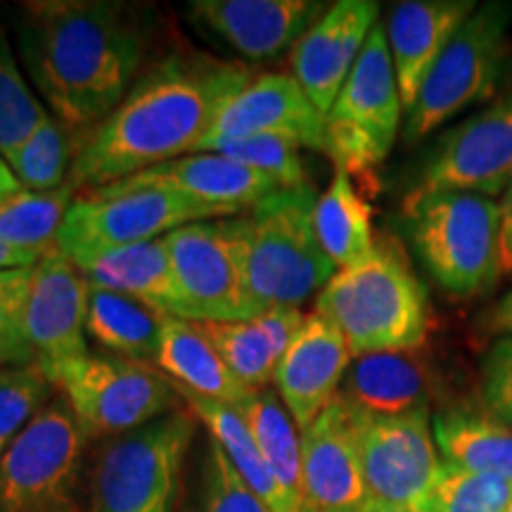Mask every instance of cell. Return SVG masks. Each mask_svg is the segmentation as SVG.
I'll return each instance as SVG.
<instances>
[{"instance_id":"obj_1","label":"cell","mask_w":512,"mask_h":512,"mask_svg":"<svg viewBox=\"0 0 512 512\" xmlns=\"http://www.w3.org/2000/svg\"><path fill=\"white\" fill-rule=\"evenodd\" d=\"M17 50L57 121L88 133L121 105L152 38L150 10L121 0H31L15 12Z\"/></svg>"},{"instance_id":"obj_2","label":"cell","mask_w":512,"mask_h":512,"mask_svg":"<svg viewBox=\"0 0 512 512\" xmlns=\"http://www.w3.org/2000/svg\"><path fill=\"white\" fill-rule=\"evenodd\" d=\"M252 74L245 64L176 50L140 74L121 105L83 133L69 185L102 188L195 152Z\"/></svg>"},{"instance_id":"obj_3","label":"cell","mask_w":512,"mask_h":512,"mask_svg":"<svg viewBox=\"0 0 512 512\" xmlns=\"http://www.w3.org/2000/svg\"><path fill=\"white\" fill-rule=\"evenodd\" d=\"M316 313L337 325L351 356L420 349L430 328V299L394 238L342 268L318 292Z\"/></svg>"},{"instance_id":"obj_4","label":"cell","mask_w":512,"mask_h":512,"mask_svg":"<svg viewBox=\"0 0 512 512\" xmlns=\"http://www.w3.org/2000/svg\"><path fill=\"white\" fill-rule=\"evenodd\" d=\"M316 202V190L306 183L275 190L245 214L226 219L259 311L275 306L299 309L337 273L320 247L313 223Z\"/></svg>"},{"instance_id":"obj_5","label":"cell","mask_w":512,"mask_h":512,"mask_svg":"<svg viewBox=\"0 0 512 512\" xmlns=\"http://www.w3.org/2000/svg\"><path fill=\"white\" fill-rule=\"evenodd\" d=\"M411 245L441 290L477 297L501 278V204L463 190L411 192L406 200Z\"/></svg>"},{"instance_id":"obj_6","label":"cell","mask_w":512,"mask_h":512,"mask_svg":"<svg viewBox=\"0 0 512 512\" xmlns=\"http://www.w3.org/2000/svg\"><path fill=\"white\" fill-rule=\"evenodd\" d=\"M197 418L178 408L107 439L95 460L91 512H174Z\"/></svg>"},{"instance_id":"obj_7","label":"cell","mask_w":512,"mask_h":512,"mask_svg":"<svg viewBox=\"0 0 512 512\" xmlns=\"http://www.w3.org/2000/svg\"><path fill=\"white\" fill-rule=\"evenodd\" d=\"M211 219L221 216L174 190L131 176L76 197L57 233L55 249L76 264Z\"/></svg>"},{"instance_id":"obj_8","label":"cell","mask_w":512,"mask_h":512,"mask_svg":"<svg viewBox=\"0 0 512 512\" xmlns=\"http://www.w3.org/2000/svg\"><path fill=\"white\" fill-rule=\"evenodd\" d=\"M510 19L508 3H486L472 12L427 74L418 98L406 112L403 136L408 143L430 136L444 121L489 100L498 91L510 67Z\"/></svg>"},{"instance_id":"obj_9","label":"cell","mask_w":512,"mask_h":512,"mask_svg":"<svg viewBox=\"0 0 512 512\" xmlns=\"http://www.w3.org/2000/svg\"><path fill=\"white\" fill-rule=\"evenodd\" d=\"M48 380L69 403L88 441L133 432L183 403L169 377L114 354L88 351L48 373Z\"/></svg>"},{"instance_id":"obj_10","label":"cell","mask_w":512,"mask_h":512,"mask_svg":"<svg viewBox=\"0 0 512 512\" xmlns=\"http://www.w3.org/2000/svg\"><path fill=\"white\" fill-rule=\"evenodd\" d=\"M86 441L57 394L0 456V512H83Z\"/></svg>"},{"instance_id":"obj_11","label":"cell","mask_w":512,"mask_h":512,"mask_svg":"<svg viewBox=\"0 0 512 512\" xmlns=\"http://www.w3.org/2000/svg\"><path fill=\"white\" fill-rule=\"evenodd\" d=\"M403 102L384 27L375 24L366 46L325 117L328 155L354 178H373L392 152Z\"/></svg>"},{"instance_id":"obj_12","label":"cell","mask_w":512,"mask_h":512,"mask_svg":"<svg viewBox=\"0 0 512 512\" xmlns=\"http://www.w3.org/2000/svg\"><path fill=\"white\" fill-rule=\"evenodd\" d=\"M164 238L174 271L178 318L192 323H235L259 316L226 219L188 223Z\"/></svg>"},{"instance_id":"obj_13","label":"cell","mask_w":512,"mask_h":512,"mask_svg":"<svg viewBox=\"0 0 512 512\" xmlns=\"http://www.w3.org/2000/svg\"><path fill=\"white\" fill-rule=\"evenodd\" d=\"M351 415L368 501L425 510L441 467L430 411L394 418L358 411Z\"/></svg>"},{"instance_id":"obj_14","label":"cell","mask_w":512,"mask_h":512,"mask_svg":"<svg viewBox=\"0 0 512 512\" xmlns=\"http://www.w3.org/2000/svg\"><path fill=\"white\" fill-rule=\"evenodd\" d=\"M512 183V91L448 128L427 157L413 192L463 190L503 195Z\"/></svg>"},{"instance_id":"obj_15","label":"cell","mask_w":512,"mask_h":512,"mask_svg":"<svg viewBox=\"0 0 512 512\" xmlns=\"http://www.w3.org/2000/svg\"><path fill=\"white\" fill-rule=\"evenodd\" d=\"M252 136H278L299 147L328 152L325 114L292 74H261L249 81L223 105L209 136L195 152L209 150L223 140Z\"/></svg>"},{"instance_id":"obj_16","label":"cell","mask_w":512,"mask_h":512,"mask_svg":"<svg viewBox=\"0 0 512 512\" xmlns=\"http://www.w3.org/2000/svg\"><path fill=\"white\" fill-rule=\"evenodd\" d=\"M88 287L79 268L57 249L43 256L31 273L27 302V339L36 366L53 373L88 354Z\"/></svg>"},{"instance_id":"obj_17","label":"cell","mask_w":512,"mask_h":512,"mask_svg":"<svg viewBox=\"0 0 512 512\" xmlns=\"http://www.w3.org/2000/svg\"><path fill=\"white\" fill-rule=\"evenodd\" d=\"M304 508L363 512L368 503L351 408L339 396L302 432Z\"/></svg>"},{"instance_id":"obj_18","label":"cell","mask_w":512,"mask_h":512,"mask_svg":"<svg viewBox=\"0 0 512 512\" xmlns=\"http://www.w3.org/2000/svg\"><path fill=\"white\" fill-rule=\"evenodd\" d=\"M377 12L373 0H339L294 43L292 76L325 117L375 29Z\"/></svg>"},{"instance_id":"obj_19","label":"cell","mask_w":512,"mask_h":512,"mask_svg":"<svg viewBox=\"0 0 512 512\" xmlns=\"http://www.w3.org/2000/svg\"><path fill=\"white\" fill-rule=\"evenodd\" d=\"M323 8L313 0H192L188 17L247 60H271L294 48Z\"/></svg>"},{"instance_id":"obj_20","label":"cell","mask_w":512,"mask_h":512,"mask_svg":"<svg viewBox=\"0 0 512 512\" xmlns=\"http://www.w3.org/2000/svg\"><path fill=\"white\" fill-rule=\"evenodd\" d=\"M351 361L354 356L347 339L332 320L320 313L304 318L273 380L299 432L311 427L313 420L330 406Z\"/></svg>"},{"instance_id":"obj_21","label":"cell","mask_w":512,"mask_h":512,"mask_svg":"<svg viewBox=\"0 0 512 512\" xmlns=\"http://www.w3.org/2000/svg\"><path fill=\"white\" fill-rule=\"evenodd\" d=\"M475 10L472 0H406L394 5L384 34L403 110H411L427 74Z\"/></svg>"},{"instance_id":"obj_22","label":"cell","mask_w":512,"mask_h":512,"mask_svg":"<svg viewBox=\"0 0 512 512\" xmlns=\"http://www.w3.org/2000/svg\"><path fill=\"white\" fill-rule=\"evenodd\" d=\"M136 178L162 185L202 207L214 209L221 219L245 214L271 192L280 190L273 178L219 152H195L171 159L140 171Z\"/></svg>"},{"instance_id":"obj_23","label":"cell","mask_w":512,"mask_h":512,"mask_svg":"<svg viewBox=\"0 0 512 512\" xmlns=\"http://www.w3.org/2000/svg\"><path fill=\"white\" fill-rule=\"evenodd\" d=\"M337 396L351 411L384 418L430 411L434 373L420 349L377 351L351 361Z\"/></svg>"},{"instance_id":"obj_24","label":"cell","mask_w":512,"mask_h":512,"mask_svg":"<svg viewBox=\"0 0 512 512\" xmlns=\"http://www.w3.org/2000/svg\"><path fill=\"white\" fill-rule=\"evenodd\" d=\"M88 287L126 294L164 316L178 318V294L166 238L76 261Z\"/></svg>"},{"instance_id":"obj_25","label":"cell","mask_w":512,"mask_h":512,"mask_svg":"<svg viewBox=\"0 0 512 512\" xmlns=\"http://www.w3.org/2000/svg\"><path fill=\"white\" fill-rule=\"evenodd\" d=\"M157 366L176 387L200 394L204 399L240 406L252 394V389L230 373L202 325L192 320L164 318Z\"/></svg>"},{"instance_id":"obj_26","label":"cell","mask_w":512,"mask_h":512,"mask_svg":"<svg viewBox=\"0 0 512 512\" xmlns=\"http://www.w3.org/2000/svg\"><path fill=\"white\" fill-rule=\"evenodd\" d=\"M441 463L512 482V427L486 411L451 406L432 415Z\"/></svg>"},{"instance_id":"obj_27","label":"cell","mask_w":512,"mask_h":512,"mask_svg":"<svg viewBox=\"0 0 512 512\" xmlns=\"http://www.w3.org/2000/svg\"><path fill=\"white\" fill-rule=\"evenodd\" d=\"M247 420L261 456L271 467L285 501V512L304 510L302 432L292 420L283 399L273 389H259L235 406Z\"/></svg>"},{"instance_id":"obj_28","label":"cell","mask_w":512,"mask_h":512,"mask_svg":"<svg viewBox=\"0 0 512 512\" xmlns=\"http://www.w3.org/2000/svg\"><path fill=\"white\" fill-rule=\"evenodd\" d=\"M164 313L126 297V294L88 292L86 332L114 356L138 363H157L162 344Z\"/></svg>"},{"instance_id":"obj_29","label":"cell","mask_w":512,"mask_h":512,"mask_svg":"<svg viewBox=\"0 0 512 512\" xmlns=\"http://www.w3.org/2000/svg\"><path fill=\"white\" fill-rule=\"evenodd\" d=\"M176 387V384H174ZM178 396H181L183 406L195 415L197 420L204 422L211 441L221 446L226 453L230 465L240 472V477L252 486V489L264 498L268 508L273 512H285V501L280 494V486L275 482L271 467H268L266 458L261 456L259 446L249 432L247 420L235 406L228 403L204 399L200 394H192L188 389L176 387Z\"/></svg>"},{"instance_id":"obj_30","label":"cell","mask_w":512,"mask_h":512,"mask_svg":"<svg viewBox=\"0 0 512 512\" xmlns=\"http://www.w3.org/2000/svg\"><path fill=\"white\" fill-rule=\"evenodd\" d=\"M370 216H373L370 204L356 190L351 176L337 169L328 190L318 195L313 211L320 247L325 249L337 271L358 264L373 252L375 238Z\"/></svg>"},{"instance_id":"obj_31","label":"cell","mask_w":512,"mask_h":512,"mask_svg":"<svg viewBox=\"0 0 512 512\" xmlns=\"http://www.w3.org/2000/svg\"><path fill=\"white\" fill-rule=\"evenodd\" d=\"M74 192L67 183L50 192L22 188L0 197V240L24 252L48 254L55 249L57 233L72 207Z\"/></svg>"},{"instance_id":"obj_32","label":"cell","mask_w":512,"mask_h":512,"mask_svg":"<svg viewBox=\"0 0 512 512\" xmlns=\"http://www.w3.org/2000/svg\"><path fill=\"white\" fill-rule=\"evenodd\" d=\"M81 136L83 133L72 131L50 114L12 155L5 157V162L22 188L36 192L64 188L72 174Z\"/></svg>"},{"instance_id":"obj_33","label":"cell","mask_w":512,"mask_h":512,"mask_svg":"<svg viewBox=\"0 0 512 512\" xmlns=\"http://www.w3.org/2000/svg\"><path fill=\"white\" fill-rule=\"evenodd\" d=\"M216 351L238 380L252 392L268 389L275 380L283 356L273 347L271 337L259 320H235V323H200Z\"/></svg>"},{"instance_id":"obj_34","label":"cell","mask_w":512,"mask_h":512,"mask_svg":"<svg viewBox=\"0 0 512 512\" xmlns=\"http://www.w3.org/2000/svg\"><path fill=\"white\" fill-rule=\"evenodd\" d=\"M50 117L31 91L27 76L12 53L10 38L0 27V155H12Z\"/></svg>"},{"instance_id":"obj_35","label":"cell","mask_w":512,"mask_h":512,"mask_svg":"<svg viewBox=\"0 0 512 512\" xmlns=\"http://www.w3.org/2000/svg\"><path fill=\"white\" fill-rule=\"evenodd\" d=\"M55 396L53 382L36 363L0 368V456Z\"/></svg>"},{"instance_id":"obj_36","label":"cell","mask_w":512,"mask_h":512,"mask_svg":"<svg viewBox=\"0 0 512 512\" xmlns=\"http://www.w3.org/2000/svg\"><path fill=\"white\" fill-rule=\"evenodd\" d=\"M512 505V482L441 463L437 482L422 512H505Z\"/></svg>"},{"instance_id":"obj_37","label":"cell","mask_w":512,"mask_h":512,"mask_svg":"<svg viewBox=\"0 0 512 512\" xmlns=\"http://www.w3.org/2000/svg\"><path fill=\"white\" fill-rule=\"evenodd\" d=\"M204 152H219V155L235 159V162L273 178L280 188H299V185L309 183L306 164L299 155V145L287 138L252 136L223 140V143L211 145Z\"/></svg>"},{"instance_id":"obj_38","label":"cell","mask_w":512,"mask_h":512,"mask_svg":"<svg viewBox=\"0 0 512 512\" xmlns=\"http://www.w3.org/2000/svg\"><path fill=\"white\" fill-rule=\"evenodd\" d=\"M31 268L0 271V368L36 363L27 339V302Z\"/></svg>"},{"instance_id":"obj_39","label":"cell","mask_w":512,"mask_h":512,"mask_svg":"<svg viewBox=\"0 0 512 512\" xmlns=\"http://www.w3.org/2000/svg\"><path fill=\"white\" fill-rule=\"evenodd\" d=\"M200 512H273L264 498L230 465L216 441H209L207 477Z\"/></svg>"},{"instance_id":"obj_40","label":"cell","mask_w":512,"mask_h":512,"mask_svg":"<svg viewBox=\"0 0 512 512\" xmlns=\"http://www.w3.org/2000/svg\"><path fill=\"white\" fill-rule=\"evenodd\" d=\"M484 411L512 427V337H498L482 358Z\"/></svg>"},{"instance_id":"obj_41","label":"cell","mask_w":512,"mask_h":512,"mask_svg":"<svg viewBox=\"0 0 512 512\" xmlns=\"http://www.w3.org/2000/svg\"><path fill=\"white\" fill-rule=\"evenodd\" d=\"M501 273H512V183L501 195Z\"/></svg>"},{"instance_id":"obj_42","label":"cell","mask_w":512,"mask_h":512,"mask_svg":"<svg viewBox=\"0 0 512 512\" xmlns=\"http://www.w3.org/2000/svg\"><path fill=\"white\" fill-rule=\"evenodd\" d=\"M486 328L501 337H512V290L491 309L486 318Z\"/></svg>"},{"instance_id":"obj_43","label":"cell","mask_w":512,"mask_h":512,"mask_svg":"<svg viewBox=\"0 0 512 512\" xmlns=\"http://www.w3.org/2000/svg\"><path fill=\"white\" fill-rule=\"evenodd\" d=\"M43 256L46 254L24 252V249H17L0 240V271H10V268H31L36 266Z\"/></svg>"},{"instance_id":"obj_44","label":"cell","mask_w":512,"mask_h":512,"mask_svg":"<svg viewBox=\"0 0 512 512\" xmlns=\"http://www.w3.org/2000/svg\"><path fill=\"white\" fill-rule=\"evenodd\" d=\"M17 190H22V185H19V181L15 178V174H12L8 162H5L3 155H0V197H8Z\"/></svg>"},{"instance_id":"obj_45","label":"cell","mask_w":512,"mask_h":512,"mask_svg":"<svg viewBox=\"0 0 512 512\" xmlns=\"http://www.w3.org/2000/svg\"><path fill=\"white\" fill-rule=\"evenodd\" d=\"M363 512H415V510H408V508H399V505H387V503H375V501H368L366 508Z\"/></svg>"},{"instance_id":"obj_46","label":"cell","mask_w":512,"mask_h":512,"mask_svg":"<svg viewBox=\"0 0 512 512\" xmlns=\"http://www.w3.org/2000/svg\"><path fill=\"white\" fill-rule=\"evenodd\" d=\"M505 512H512V505H510V508H508V510H505Z\"/></svg>"},{"instance_id":"obj_47","label":"cell","mask_w":512,"mask_h":512,"mask_svg":"<svg viewBox=\"0 0 512 512\" xmlns=\"http://www.w3.org/2000/svg\"><path fill=\"white\" fill-rule=\"evenodd\" d=\"M302 512H309V510H306V508H304V510H302Z\"/></svg>"}]
</instances>
